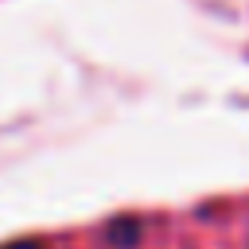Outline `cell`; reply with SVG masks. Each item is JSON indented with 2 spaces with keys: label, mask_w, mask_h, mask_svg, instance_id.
<instances>
[{
  "label": "cell",
  "mask_w": 249,
  "mask_h": 249,
  "mask_svg": "<svg viewBox=\"0 0 249 249\" xmlns=\"http://www.w3.org/2000/svg\"><path fill=\"white\" fill-rule=\"evenodd\" d=\"M0 249H249V191L191 206L113 214Z\"/></svg>",
  "instance_id": "6da1fadb"
}]
</instances>
